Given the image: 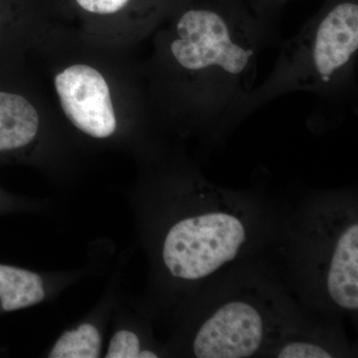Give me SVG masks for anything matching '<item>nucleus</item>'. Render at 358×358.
Wrapping results in <instances>:
<instances>
[{"mask_svg":"<svg viewBox=\"0 0 358 358\" xmlns=\"http://www.w3.org/2000/svg\"><path fill=\"white\" fill-rule=\"evenodd\" d=\"M357 49L358 6L345 1L327 11L301 36L298 59L308 79L329 83L350 65Z\"/></svg>","mask_w":358,"mask_h":358,"instance_id":"obj_3","label":"nucleus"},{"mask_svg":"<svg viewBox=\"0 0 358 358\" xmlns=\"http://www.w3.org/2000/svg\"><path fill=\"white\" fill-rule=\"evenodd\" d=\"M280 358H331L326 348L306 341H294L282 346L277 355Z\"/></svg>","mask_w":358,"mask_h":358,"instance_id":"obj_11","label":"nucleus"},{"mask_svg":"<svg viewBox=\"0 0 358 358\" xmlns=\"http://www.w3.org/2000/svg\"><path fill=\"white\" fill-rule=\"evenodd\" d=\"M264 320L245 301H230L200 327L193 353L199 358H245L255 355L264 339Z\"/></svg>","mask_w":358,"mask_h":358,"instance_id":"obj_5","label":"nucleus"},{"mask_svg":"<svg viewBox=\"0 0 358 358\" xmlns=\"http://www.w3.org/2000/svg\"><path fill=\"white\" fill-rule=\"evenodd\" d=\"M331 300L346 310L358 308V225L346 224L336 238L326 271Z\"/></svg>","mask_w":358,"mask_h":358,"instance_id":"obj_6","label":"nucleus"},{"mask_svg":"<svg viewBox=\"0 0 358 358\" xmlns=\"http://www.w3.org/2000/svg\"><path fill=\"white\" fill-rule=\"evenodd\" d=\"M85 10L98 14H110L121 10L129 0H77Z\"/></svg>","mask_w":358,"mask_h":358,"instance_id":"obj_12","label":"nucleus"},{"mask_svg":"<svg viewBox=\"0 0 358 358\" xmlns=\"http://www.w3.org/2000/svg\"><path fill=\"white\" fill-rule=\"evenodd\" d=\"M39 117L24 96L0 90V155L29 145L36 136Z\"/></svg>","mask_w":358,"mask_h":358,"instance_id":"obj_7","label":"nucleus"},{"mask_svg":"<svg viewBox=\"0 0 358 358\" xmlns=\"http://www.w3.org/2000/svg\"><path fill=\"white\" fill-rule=\"evenodd\" d=\"M176 31L178 38L171 43V51L185 70L201 77L235 78L251 68L254 49L215 11H186Z\"/></svg>","mask_w":358,"mask_h":358,"instance_id":"obj_2","label":"nucleus"},{"mask_svg":"<svg viewBox=\"0 0 358 358\" xmlns=\"http://www.w3.org/2000/svg\"><path fill=\"white\" fill-rule=\"evenodd\" d=\"M246 240L244 224L225 212L183 218L171 226L162 246V260L171 275L197 281L236 258Z\"/></svg>","mask_w":358,"mask_h":358,"instance_id":"obj_1","label":"nucleus"},{"mask_svg":"<svg viewBox=\"0 0 358 358\" xmlns=\"http://www.w3.org/2000/svg\"><path fill=\"white\" fill-rule=\"evenodd\" d=\"M140 338L128 329H121L110 338L106 357L143 358Z\"/></svg>","mask_w":358,"mask_h":358,"instance_id":"obj_10","label":"nucleus"},{"mask_svg":"<svg viewBox=\"0 0 358 358\" xmlns=\"http://www.w3.org/2000/svg\"><path fill=\"white\" fill-rule=\"evenodd\" d=\"M61 106L76 128L96 138L112 136L117 128L109 86L102 74L87 65H74L55 78Z\"/></svg>","mask_w":358,"mask_h":358,"instance_id":"obj_4","label":"nucleus"},{"mask_svg":"<svg viewBox=\"0 0 358 358\" xmlns=\"http://www.w3.org/2000/svg\"><path fill=\"white\" fill-rule=\"evenodd\" d=\"M45 296L41 275L27 268L0 264V313L33 307Z\"/></svg>","mask_w":358,"mask_h":358,"instance_id":"obj_8","label":"nucleus"},{"mask_svg":"<svg viewBox=\"0 0 358 358\" xmlns=\"http://www.w3.org/2000/svg\"><path fill=\"white\" fill-rule=\"evenodd\" d=\"M103 348L102 334L95 324H80L66 331L52 346L48 357L51 358H96Z\"/></svg>","mask_w":358,"mask_h":358,"instance_id":"obj_9","label":"nucleus"}]
</instances>
